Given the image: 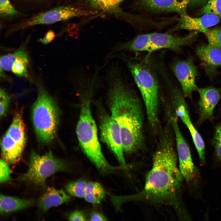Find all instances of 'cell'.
<instances>
[{
	"label": "cell",
	"mask_w": 221,
	"mask_h": 221,
	"mask_svg": "<svg viewBox=\"0 0 221 221\" xmlns=\"http://www.w3.org/2000/svg\"><path fill=\"white\" fill-rule=\"evenodd\" d=\"M151 169L147 173L144 186L137 193L114 197L115 205L139 201L155 206H166L174 209L179 219H190L183 204L181 190L184 179L177 165L172 143L164 138L154 154Z\"/></svg>",
	"instance_id": "6da1fadb"
},
{
	"label": "cell",
	"mask_w": 221,
	"mask_h": 221,
	"mask_svg": "<svg viewBox=\"0 0 221 221\" xmlns=\"http://www.w3.org/2000/svg\"><path fill=\"white\" fill-rule=\"evenodd\" d=\"M111 116L120 130L124 151L140 149L143 140V115L141 104L117 64L107 68L104 76Z\"/></svg>",
	"instance_id": "7a4b0ae2"
},
{
	"label": "cell",
	"mask_w": 221,
	"mask_h": 221,
	"mask_svg": "<svg viewBox=\"0 0 221 221\" xmlns=\"http://www.w3.org/2000/svg\"><path fill=\"white\" fill-rule=\"evenodd\" d=\"M90 96L83 97L76 134L80 145L84 153L98 171L103 174L114 172L119 168L108 163L103 153L98 140L97 128L90 107Z\"/></svg>",
	"instance_id": "3957f363"
},
{
	"label": "cell",
	"mask_w": 221,
	"mask_h": 221,
	"mask_svg": "<svg viewBox=\"0 0 221 221\" xmlns=\"http://www.w3.org/2000/svg\"><path fill=\"white\" fill-rule=\"evenodd\" d=\"M38 91L37 99L32 107V120L39 142L48 144L56 136L60 111L54 99L43 86H39Z\"/></svg>",
	"instance_id": "277c9868"
},
{
	"label": "cell",
	"mask_w": 221,
	"mask_h": 221,
	"mask_svg": "<svg viewBox=\"0 0 221 221\" xmlns=\"http://www.w3.org/2000/svg\"><path fill=\"white\" fill-rule=\"evenodd\" d=\"M113 57L118 58L126 64L140 92L149 124L155 129L158 122L159 87L154 75L145 65L130 59L123 53H116Z\"/></svg>",
	"instance_id": "5b68a950"
},
{
	"label": "cell",
	"mask_w": 221,
	"mask_h": 221,
	"mask_svg": "<svg viewBox=\"0 0 221 221\" xmlns=\"http://www.w3.org/2000/svg\"><path fill=\"white\" fill-rule=\"evenodd\" d=\"M96 12L69 6H56L10 25L7 27L6 32L9 34L35 25L52 24L74 17L95 14Z\"/></svg>",
	"instance_id": "8992f818"
},
{
	"label": "cell",
	"mask_w": 221,
	"mask_h": 221,
	"mask_svg": "<svg viewBox=\"0 0 221 221\" xmlns=\"http://www.w3.org/2000/svg\"><path fill=\"white\" fill-rule=\"evenodd\" d=\"M67 168L66 163L55 157L51 151L42 156L33 151L30 156L28 170L18 180L45 188L47 178L56 172L65 171Z\"/></svg>",
	"instance_id": "52a82bcc"
},
{
	"label": "cell",
	"mask_w": 221,
	"mask_h": 221,
	"mask_svg": "<svg viewBox=\"0 0 221 221\" xmlns=\"http://www.w3.org/2000/svg\"><path fill=\"white\" fill-rule=\"evenodd\" d=\"M100 129L101 140L114 153L122 167L126 168L121 133L118 124L111 116L103 114L100 118Z\"/></svg>",
	"instance_id": "ba28073f"
},
{
	"label": "cell",
	"mask_w": 221,
	"mask_h": 221,
	"mask_svg": "<svg viewBox=\"0 0 221 221\" xmlns=\"http://www.w3.org/2000/svg\"><path fill=\"white\" fill-rule=\"evenodd\" d=\"M177 118L172 117L171 123L175 136L179 169L184 179L189 182L195 178L197 170L193 163L189 145L180 130Z\"/></svg>",
	"instance_id": "9c48e42d"
},
{
	"label": "cell",
	"mask_w": 221,
	"mask_h": 221,
	"mask_svg": "<svg viewBox=\"0 0 221 221\" xmlns=\"http://www.w3.org/2000/svg\"><path fill=\"white\" fill-rule=\"evenodd\" d=\"M171 67L184 96L191 98L193 92L197 88L195 83L197 71L192 60L176 59L172 62Z\"/></svg>",
	"instance_id": "30bf717a"
},
{
	"label": "cell",
	"mask_w": 221,
	"mask_h": 221,
	"mask_svg": "<svg viewBox=\"0 0 221 221\" xmlns=\"http://www.w3.org/2000/svg\"><path fill=\"white\" fill-rule=\"evenodd\" d=\"M197 31L184 37H180L167 33H149L153 52L162 49H168L174 52L179 51L182 47L189 44Z\"/></svg>",
	"instance_id": "8fae6325"
},
{
	"label": "cell",
	"mask_w": 221,
	"mask_h": 221,
	"mask_svg": "<svg viewBox=\"0 0 221 221\" xmlns=\"http://www.w3.org/2000/svg\"><path fill=\"white\" fill-rule=\"evenodd\" d=\"M199 121L202 122L212 118L213 111L221 97V91L214 87L197 88Z\"/></svg>",
	"instance_id": "7c38bea8"
},
{
	"label": "cell",
	"mask_w": 221,
	"mask_h": 221,
	"mask_svg": "<svg viewBox=\"0 0 221 221\" xmlns=\"http://www.w3.org/2000/svg\"><path fill=\"white\" fill-rule=\"evenodd\" d=\"M179 21L173 30H194L204 33L209 28L218 24L219 17L212 14H205L199 17H192L186 13L181 15Z\"/></svg>",
	"instance_id": "4fadbf2b"
},
{
	"label": "cell",
	"mask_w": 221,
	"mask_h": 221,
	"mask_svg": "<svg viewBox=\"0 0 221 221\" xmlns=\"http://www.w3.org/2000/svg\"><path fill=\"white\" fill-rule=\"evenodd\" d=\"M190 0H138L141 7L154 12H173L180 15L185 13Z\"/></svg>",
	"instance_id": "5bb4252c"
},
{
	"label": "cell",
	"mask_w": 221,
	"mask_h": 221,
	"mask_svg": "<svg viewBox=\"0 0 221 221\" xmlns=\"http://www.w3.org/2000/svg\"><path fill=\"white\" fill-rule=\"evenodd\" d=\"M70 197L62 190L49 188L39 198L38 205L45 212L53 207L57 206L70 201Z\"/></svg>",
	"instance_id": "9a60e30c"
},
{
	"label": "cell",
	"mask_w": 221,
	"mask_h": 221,
	"mask_svg": "<svg viewBox=\"0 0 221 221\" xmlns=\"http://www.w3.org/2000/svg\"><path fill=\"white\" fill-rule=\"evenodd\" d=\"M196 54L205 64L210 67L221 66V49L209 44L197 48Z\"/></svg>",
	"instance_id": "2e32d148"
},
{
	"label": "cell",
	"mask_w": 221,
	"mask_h": 221,
	"mask_svg": "<svg viewBox=\"0 0 221 221\" xmlns=\"http://www.w3.org/2000/svg\"><path fill=\"white\" fill-rule=\"evenodd\" d=\"M0 198V212L6 214L28 207L34 204L33 199H23L1 194Z\"/></svg>",
	"instance_id": "e0dca14e"
},
{
	"label": "cell",
	"mask_w": 221,
	"mask_h": 221,
	"mask_svg": "<svg viewBox=\"0 0 221 221\" xmlns=\"http://www.w3.org/2000/svg\"><path fill=\"white\" fill-rule=\"evenodd\" d=\"M3 157L7 162L15 163L21 157L24 149L17 144L6 132L1 142Z\"/></svg>",
	"instance_id": "ac0fdd59"
},
{
	"label": "cell",
	"mask_w": 221,
	"mask_h": 221,
	"mask_svg": "<svg viewBox=\"0 0 221 221\" xmlns=\"http://www.w3.org/2000/svg\"><path fill=\"white\" fill-rule=\"evenodd\" d=\"M17 144L24 149L26 143L25 127L21 111L16 113L6 132Z\"/></svg>",
	"instance_id": "d6986e66"
},
{
	"label": "cell",
	"mask_w": 221,
	"mask_h": 221,
	"mask_svg": "<svg viewBox=\"0 0 221 221\" xmlns=\"http://www.w3.org/2000/svg\"><path fill=\"white\" fill-rule=\"evenodd\" d=\"M106 192L99 183H87L83 198L87 202L93 204H99L105 198Z\"/></svg>",
	"instance_id": "ffe728a7"
},
{
	"label": "cell",
	"mask_w": 221,
	"mask_h": 221,
	"mask_svg": "<svg viewBox=\"0 0 221 221\" xmlns=\"http://www.w3.org/2000/svg\"><path fill=\"white\" fill-rule=\"evenodd\" d=\"M17 57L13 63L11 70L16 75L21 77H26L28 74L29 63L28 56L23 48L16 51Z\"/></svg>",
	"instance_id": "44dd1931"
},
{
	"label": "cell",
	"mask_w": 221,
	"mask_h": 221,
	"mask_svg": "<svg viewBox=\"0 0 221 221\" xmlns=\"http://www.w3.org/2000/svg\"><path fill=\"white\" fill-rule=\"evenodd\" d=\"M124 0H86L91 6L106 11H113Z\"/></svg>",
	"instance_id": "7402d4cb"
},
{
	"label": "cell",
	"mask_w": 221,
	"mask_h": 221,
	"mask_svg": "<svg viewBox=\"0 0 221 221\" xmlns=\"http://www.w3.org/2000/svg\"><path fill=\"white\" fill-rule=\"evenodd\" d=\"M87 183L83 180H78L69 183L66 186L68 192L70 195L83 198Z\"/></svg>",
	"instance_id": "603a6c76"
},
{
	"label": "cell",
	"mask_w": 221,
	"mask_h": 221,
	"mask_svg": "<svg viewBox=\"0 0 221 221\" xmlns=\"http://www.w3.org/2000/svg\"><path fill=\"white\" fill-rule=\"evenodd\" d=\"M21 13L11 4L10 0H0V16L2 19L11 18L20 16Z\"/></svg>",
	"instance_id": "cb8c5ba5"
},
{
	"label": "cell",
	"mask_w": 221,
	"mask_h": 221,
	"mask_svg": "<svg viewBox=\"0 0 221 221\" xmlns=\"http://www.w3.org/2000/svg\"><path fill=\"white\" fill-rule=\"evenodd\" d=\"M201 14H212L221 18V0H208L202 8Z\"/></svg>",
	"instance_id": "d4e9b609"
},
{
	"label": "cell",
	"mask_w": 221,
	"mask_h": 221,
	"mask_svg": "<svg viewBox=\"0 0 221 221\" xmlns=\"http://www.w3.org/2000/svg\"><path fill=\"white\" fill-rule=\"evenodd\" d=\"M209 45L221 49V29H208L204 33Z\"/></svg>",
	"instance_id": "484cf974"
},
{
	"label": "cell",
	"mask_w": 221,
	"mask_h": 221,
	"mask_svg": "<svg viewBox=\"0 0 221 221\" xmlns=\"http://www.w3.org/2000/svg\"><path fill=\"white\" fill-rule=\"evenodd\" d=\"M23 5L30 8H44L51 6L56 0H19Z\"/></svg>",
	"instance_id": "4316f807"
},
{
	"label": "cell",
	"mask_w": 221,
	"mask_h": 221,
	"mask_svg": "<svg viewBox=\"0 0 221 221\" xmlns=\"http://www.w3.org/2000/svg\"><path fill=\"white\" fill-rule=\"evenodd\" d=\"M212 142L215 155L221 162V123L216 127Z\"/></svg>",
	"instance_id": "83f0119b"
},
{
	"label": "cell",
	"mask_w": 221,
	"mask_h": 221,
	"mask_svg": "<svg viewBox=\"0 0 221 221\" xmlns=\"http://www.w3.org/2000/svg\"><path fill=\"white\" fill-rule=\"evenodd\" d=\"M17 57V52L5 55L0 57V68L3 70L10 71Z\"/></svg>",
	"instance_id": "f1b7e54d"
},
{
	"label": "cell",
	"mask_w": 221,
	"mask_h": 221,
	"mask_svg": "<svg viewBox=\"0 0 221 221\" xmlns=\"http://www.w3.org/2000/svg\"><path fill=\"white\" fill-rule=\"evenodd\" d=\"M10 97L3 89L0 90V116H3L6 113L10 102Z\"/></svg>",
	"instance_id": "f546056e"
},
{
	"label": "cell",
	"mask_w": 221,
	"mask_h": 221,
	"mask_svg": "<svg viewBox=\"0 0 221 221\" xmlns=\"http://www.w3.org/2000/svg\"><path fill=\"white\" fill-rule=\"evenodd\" d=\"M11 171L7 163L4 161L0 160V181L1 183L7 182L10 179Z\"/></svg>",
	"instance_id": "4dcf8cb0"
},
{
	"label": "cell",
	"mask_w": 221,
	"mask_h": 221,
	"mask_svg": "<svg viewBox=\"0 0 221 221\" xmlns=\"http://www.w3.org/2000/svg\"><path fill=\"white\" fill-rule=\"evenodd\" d=\"M68 219L70 221L86 220V218L83 213L81 211H76L71 213L69 215Z\"/></svg>",
	"instance_id": "1f68e13d"
},
{
	"label": "cell",
	"mask_w": 221,
	"mask_h": 221,
	"mask_svg": "<svg viewBox=\"0 0 221 221\" xmlns=\"http://www.w3.org/2000/svg\"><path fill=\"white\" fill-rule=\"evenodd\" d=\"M55 36L54 31L50 30L46 32L45 36L43 38L39 39V41L43 44H47L52 41Z\"/></svg>",
	"instance_id": "d6a6232c"
},
{
	"label": "cell",
	"mask_w": 221,
	"mask_h": 221,
	"mask_svg": "<svg viewBox=\"0 0 221 221\" xmlns=\"http://www.w3.org/2000/svg\"><path fill=\"white\" fill-rule=\"evenodd\" d=\"M90 220L91 221H106L107 219L106 217L102 214L98 212H93L92 213L90 217Z\"/></svg>",
	"instance_id": "836d02e7"
},
{
	"label": "cell",
	"mask_w": 221,
	"mask_h": 221,
	"mask_svg": "<svg viewBox=\"0 0 221 221\" xmlns=\"http://www.w3.org/2000/svg\"><path fill=\"white\" fill-rule=\"evenodd\" d=\"M208 0H190L188 6L193 7L204 5Z\"/></svg>",
	"instance_id": "e575fe53"
}]
</instances>
